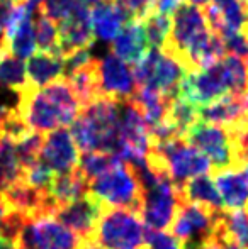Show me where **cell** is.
I'll use <instances>...</instances> for the list:
<instances>
[{
	"mask_svg": "<svg viewBox=\"0 0 248 249\" xmlns=\"http://www.w3.org/2000/svg\"><path fill=\"white\" fill-rule=\"evenodd\" d=\"M89 195L97 198L104 207L128 209L138 213L143 202V188L134 168L119 161L116 166L89 183Z\"/></svg>",
	"mask_w": 248,
	"mask_h": 249,
	"instance_id": "1",
	"label": "cell"
},
{
	"mask_svg": "<svg viewBox=\"0 0 248 249\" xmlns=\"http://www.w3.org/2000/svg\"><path fill=\"white\" fill-rule=\"evenodd\" d=\"M94 243L100 249H143L145 226L133 210L104 207L94 232Z\"/></svg>",
	"mask_w": 248,
	"mask_h": 249,
	"instance_id": "2",
	"label": "cell"
},
{
	"mask_svg": "<svg viewBox=\"0 0 248 249\" xmlns=\"http://www.w3.org/2000/svg\"><path fill=\"white\" fill-rule=\"evenodd\" d=\"M17 95L19 102L16 105V112L31 131L44 134L58 127L72 125L75 121V117L58 105L43 89H33L27 85Z\"/></svg>",
	"mask_w": 248,
	"mask_h": 249,
	"instance_id": "3",
	"label": "cell"
},
{
	"mask_svg": "<svg viewBox=\"0 0 248 249\" xmlns=\"http://www.w3.org/2000/svg\"><path fill=\"white\" fill-rule=\"evenodd\" d=\"M136 87H146L167 97L179 95V83L186 75L184 68L160 50L148 48L145 54L133 65Z\"/></svg>",
	"mask_w": 248,
	"mask_h": 249,
	"instance_id": "4",
	"label": "cell"
},
{
	"mask_svg": "<svg viewBox=\"0 0 248 249\" xmlns=\"http://www.w3.org/2000/svg\"><path fill=\"white\" fill-rule=\"evenodd\" d=\"M150 149L155 151L163 160L167 175L175 187H182L186 181L206 175L211 170V163L208 158L180 136L152 144Z\"/></svg>",
	"mask_w": 248,
	"mask_h": 249,
	"instance_id": "5",
	"label": "cell"
},
{
	"mask_svg": "<svg viewBox=\"0 0 248 249\" xmlns=\"http://www.w3.org/2000/svg\"><path fill=\"white\" fill-rule=\"evenodd\" d=\"M184 139L199 149L211 163L214 171L238 170L240 160L226 127L197 121L184 134Z\"/></svg>",
	"mask_w": 248,
	"mask_h": 249,
	"instance_id": "6",
	"label": "cell"
},
{
	"mask_svg": "<svg viewBox=\"0 0 248 249\" xmlns=\"http://www.w3.org/2000/svg\"><path fill=\"white\" fill-rule=\"evenodd\" d=\"M83 241L53 215L26 219L16 237L17 249H80Z\"/></svg>",
	"mask_w": 248,
	"mask_h": 249,
	"instance_id": "7",
	"label": "cell"
},
{
	"mask_svg": "<svg viewBox=\"0 0 248 249\" xmlns=\"http://www.w3.org/2000/svg\"><path fill=\"white\" fill-rule=\"evenodd\" d=\"M179 188L169 177H162L152 188L143 192V202L139 213L148 229L162 231L170 227L177 210L180 207Z\"/></svg>",
	"mask_w": 248,
	"mask_h": 249,
	"instance_id": "8",
	"label": "cell"
},
{
	"mask_svg": "<svg viewBox=\"0 0 248 249\" xmlns=\"http://www.w3.org/2000/svg\"><path fill=\"white\" fill-rule=\"evenodd\" d=\"M95 68L100 97H106L117 104L133 99L138 87L128 63L109 53L102 59H97Z\"/></svg>",
	"mask_w": 248,
	"mask_h": 249,
	"instance_id": "9",
	"label": "cell"
},
{
	"mask_svg": "<svg viewBox=\"0 0 248 249\" xmlns=\"http://www.w3.org/2000/svg\"><path fill=\"white\" fill-rule=\"evenodd\" d=\"M226 93H229V90L223 78L219 63L206 70L186 73L179 83V95L197 108L221 99Z\"/></svg>",
	"mask_w": 248,
	"mask_h": 249,
	"instance_id": "10",
	"label": "cell"
},
{
	"mask_svg": "<svg viewBox=\"0 0 248 249\" xmlns=\"http://www.w3.org/2000/svg\"><path fill=\"white\" fill-rule=\"evenodd\" d=\"M102 210V203L87 194L83 198L58 207L53 217L73 231L82 241H94V232Z\"/></svg>",
	"mask_w": 248,
	"mask_h": 249,
	"instance_id": "11",
	"label": "cell"
},
{
	"mask_svg": "<svg viewBox=\"0 0 248 249\" xmlns=\"http://www.w3.org/2000/svg\"><path fill=\"white\" fill-rule=\"evenodd\" d=\"M94 39L89 5H78L72 16L58 22V53L61 59L78 50H90Z\"/></svg>",
	"mask_w": 248,
	"mask_h": 249,
	"instance_id": "12",
	"label": "cell"
},
{
	"mask_svg": "<svg viewBox=\"0 0 248 249\" xmlns=\"http://www.w3.org/2000/svg\"><path fill=\"white\" fill-rule=\"evenodd\" d=\"M39 160L55 175H65L75 170L78 164V149L68 129L58 127L48 132L41 146Z\"/></svg>",
	"mask_w": 248,
	"mask_h": 249,
	"instance_id": "13",
	"label": "cell"
},
{
	"mask_svg": "<svg viewBox=\"0 0 248 249\" xmlns=\"http://www.w3.org/2000/svg\"><path fill=\"white\" fill-rule=\"evenodd\" d=\"M129 20H133L129 14L114 0H104L90 9L94 36L102 41H113Z\"/></svg>",
	"mask_w": 248,
	"mask_h": 249,
	"instance_id": "14",
	"label": "cell"
},
{
	"mask_svg": "<svg viewBox=\"0 0 248 249\" xmlns=\"http://www.w3.org/2000/svg\"><path fill=\"white\" fill-rule=\"evenodd\" d=\"M111 43H113V54L131 65H134L148 50L145 31H143L141 20L138 19L129 20Z\"/></svg>",
	"mask_w": 248,
	"mask_h": 249,
	"instance_id": "15",
	"label": "cell"
},
{
	"mask_svg": "<svg viewBox=\"0 0 248 249\" xmlns=\"http://www.w3.org/2000/svg\"><path fill=\"white\" fill-rule=\"evenodd\" d=\"M65 75V65L60 56L50 54V53L38 51L29 58L26 65L27 83L33 89L50 85L51 82L61 78Z\"/></svg>",
	"mask_w": 248,
	"mask_h": 249,
	"instance_id": "16",
	"label": "cell"
},
{
	"mask_svg": "<svg viewBox=\"0 0 248 249\" xmlns=\"http://www.w3.org/2000/svg\"><path fill=\"white\" fill-rule=\"evenodd\" d=\"M214 185L225 209L240 210L248 205V187L240 170L216 171Z\"/></svg>",
	"mask_w": 248,
	"mask_h": 249,
	"instance_id": "17",
	"label": "cell"
},
{
	"mask_svg": "<svg viewBox=\"0 0 248 249\" xmlns=\"http://www.w3.org/2000/svg\"><path fill=\"white\" fill-rule=\"evenodd\" d=\"M177 188H179V195L182 202L197 203V205L206 207L211 212L225 210L221 197L218 194V188L214 185V180H211L208 175L192 178V180L186 181L182 187Z\"/></svg>",
	"mask_w": 248,
	"mask_h": 249,
	"instance_id": "18",
	"label": "cell"
},
{
	"mask_svg": "<svg viewBox=\"0 0 248 249\" xmlns=\"http://www.w3.org/2000/svg\"><path fill=\"white\" fill-rule=\"evenodd\" d=\"M50 194L55 198V202L58 203V207L66 205L70 202L83 198L89 194V181L83 178V175L78 171V168H75L70 173L55 175Z\"/></svg>",
	"mask_w": 248,
	"mask_h": 249,
	"instance_id": "19",
	"label": "cell"
},
{
	"mask_svg": "<svg viewBox=\"0 0 248 249\" xmlns=\"http://www.w3.org/2000/svg\"><path fill=\"white\" fill-rule=\"evenodd\" d=\"M214 227L226 237L238 244L240 248L248 249V212L240 210H221L216 217Z\"/></svg>",
	"mask_w": 248,
	"mask_h": 249,
	"instance_id": "20",
	"label": "cell"
},
{
	"mask_svg": "<svg viewBox=\"0 0 248 249\" xmlns=\"http://www.w3.org/2000/svg\"><path fill=\"white\" fill-rule=\"evenodd\" d=\"M34 12H36V7L31 12L26 14V17L17 26L16 33L10 36L9 41H5L7 53L19 59H29L36 53V39H34V26H33Z\"/></svg>",
	"mask_w": 248,
	"mask_h": 249,
	"instance_id": "21",
	"label": "cell"
},
{
	"mask_svg": "<svg viewBox=\"0 0 248 249\" xmlns=\"http://www.w3.org/2000/svg\"><path fill=\"white\" fill-rule=\"evenodd\" d=\"M199 121V108L194 107L191 102L182 99L180 95L173 97L169 105V110L165 115V124L172 125L179 136H182Z\"/></svg>",
	"mask_w": 248,
	"mask_h": 249,
	"instance_id": "22",
	"label": "cell"
},
{
	"mask_svg": "<svg viewBox=\"0 0 248 249\" xmlns=\"http://www.w3.org/2000/svg\"><path fill=\"white\" fill-rule=\"evenodd\" d=\"M141 26H143V31H145L148 48L162 51L167 39H169L170 27H172V17L158 14L152 9L141 19Z\"/></svg>",
	"mask_w": 248,
	"mask_h": 249,
	"instance_id": "23",
	"label": "cell"
},
{
	"mask_svg": "<svg viewBox=\"0 0 248 249\" xmlns=\"http://www.w3.org/2000/svg\"><path fill=\"white\" fill-rule=\"evenodd\" d=\"M119 158L114 156L111 153H100V151H89V153H82L78 156V171L83 175L87 181H92L109 171L113 166L119 163Z\"/></svg>",
	"mask_w": 248,
	"mask_h": 249,
	"instance_id": "24",
	"label": "cell"
},
{
	"mask_svg": "<svg viewBox=\"0 0 248 249\" xmlns=\"http://www.w3.org/2000/svg\"><path fill=\"white\" fill-rule=\"evenodd\" d=\"M36 12V26H34L36 50L60 56V53H58V24L51 17H48L43 10L38 9V5Z\"/></svg>",
	"mask_w": 248,
	"mask_h": 249,
	"instance_id": "25",
	"label": "cell"
},
{
	"mask_svg": "<svg viewBox=\"0 0 248 249\" xmlns=\"http://www.w3.org/2000/svg\"><path fill=\"white\" fill-rule=\"evenodd\" d=\"M27 83L26 76V65L22 59L16 58L12 54H3V58L0 59V87L5 89H12L16 93L22 92Z\"/></svg>",
	"mask_w": 248,
	"mask_h": 249,
	"instance_id": "26",
	"label": "cell"
},
{
	"mask_svg": "<svg viewBox=\"0 0 248 249\" xmlns=\"http://www.w3.org/2000/svg\"><path fill=\"white\" fill-rule=\"evenodd\" d=\"M43 141H44V136L34 131H29L20 139H17L16 154H17V161H19V164H20V170L31 166L34 161H38Z\"/></svg>",
	"mask_w": 248,
	"mask_h": 249,
	"instance_id": "27",
	"label": "cell"
},
{
	"mask_svg": "<svg viewBox=\"0 0 248 249\" xmlns=\"http://www.w3.org/2000/svg\"><path fill=\"white\" fill-rule=\"evenodd\" d=\"M53 178H55V173L39 160V158H38V161H34L31 166L24 168L22 175H20V180H22L24 183H27L29 187L36 188V190H41V192H50Z\"/></svg>",
	"mask_w": 248,
	"mask_h": 249,
	"instance_id": "28",
	"label": "cell"
},
{
	"mask_svg": "<svg viewBox=\"0 0 248 249\" xmlns=\"http://www.w3.org/2000/svg\"><path fill=\"white\" fill-rule=\"evenodd\" d=\"M145 246H148V249H182L180 241L172 234L155 229L145 231Z\"/></svg>",
	"mask_w": 248,
	"mask_h": 249,
	"instance_id": "29",
	"label": "cell"
},
{
	"mask_svg": "<svg viewBox=\"0 0 248 249\" xmlns=\"http://www.w3.org/2000/svg\"><path fill=\"white\" fill-rule=\"evenodd\" d=\"M184 3V0H153V7L152 9L158 14H163V16H173L175 10L179 9Z\"/></svg>",
	"mask_w": 248,
	"mask_h": 249,
	"instance_id": "30",
	"label": "cell"
},
{
	"mask_svg": "<svg viewBox=\"0 0 248 249\" xmlns=\"http://www.w3.org/2000/svg\"><path fill=\"white\" fill-rule=\"evenodd\" d=\"M0 249H17V246L12 239H7V237L0 236Z\"/></svg>",
	"mask_w": 248,
	"mask_h": 249,
	"instance_id": "31",
	"label": "cell"
},
{
	"mask_svg": "<svg viewBox=\"0 0 248 249\" xmlns=\"http://www.w3.org/2000/svg\"><path fill=\"white\" fill-rule=\"evenodd\" d=\"M214 229H216V227H214ZM216 231H218V229H216ZM218 232H219V231H218ZM219 234H221V232H219ZM221 236H223V234H221ZM223 237H225V236H223ZM223 244H225V249H243V248H240L235 241L226 239V237H225V243H223Z\"/></svg>",
	"mask_w": 248,
	"mask_h": 249,
	"instance_id": "32",
	"label": "cell"
},
{
	"mask_svg": "<svg viewBox=\"0 0 248 249\" xmlns=\"http://www.w3.org/2000/svg\"><path fill=\"white\" fill-rule=\"evenodd\" d=\"M238 170H240V173H242L243 180H245V183H247V187H248V160L238 168Z\"/></svg>",
	"mask_w": 248,
	"mask_h": 249,
	"instance_id": "33",
	"label": "cell"
},
{
	"mask_svg": "<svg viewBox=\"0 0 248 249\" xmlns=\"http://www.w3.org/2000/svg\"><path fill=\"white\" fill-rule=\"evenodd\" d=\"M80 249H100V248L97 246L94 241H83L82 246H80Z\"/></svg>",
	"mask_w": 248,
	"mask_h": 249,
	"instance_id": "34",
	"label": "cell"
},
{
	"mask_svg": "<svg viewBox=\"0 0 248 249\" xmlns=\"http://www.w3.org/2000/svg\"><path fill=\"white\" fill-rule=\"evenodd\" d=\"M187 3H192V5H202L204 7L206 3H208V0H187Z\"/></svg>",
	"mask_w": 248,
	"mask_h": 249,
	"instance_id": "35",
	"label": "cell"
},
{
	"mask_svg": "<svg viewBox=\"0 0 248 249\" xmlns=\"http://www.w3.org/2000/svg\"><path fill=\"white\" fill-rule=\"evenodd\" d=\"M5 187V180H3V177H2V173H0V190Z\"/></svg>",
	"mask_w": 248,
	"mask_h": 249,
	"instance_id": "36",
	"label": "cell"
},
{
	"mask_svg": "<svg viewBox=\"0 0 248 249\" xmlns=\"http://www.w3.org/2000/svg\"><path fill=\"white\" fill-rule=\"evenodd\" d=\"M27 2H33V3H36V5H38V3H41L43 0H27Z\"/></svg>",
	"mask_w": 248,
	"mask_h": 249,
	"instance_id": "37",
	"label": "cell"
},
{
	"mask_svg": "<svg viewBox=\"0 0 248 249\" xmlns=\"http://www.w3.org/2000/svg\"><path fill=\"white\" fill-rule=\"evenodd\" d=\"M243 2H245V3H248V0H243Z\"/></svg>",
	"mask_w": 248,
	"mask_h": 249,
	"instance_id": "38",
	"label": "cell"
},
{
	"mask_svg": "<svg viewBox=\"0 0 248 249\" xmlns=\"http://www.w3.org/2000/svg\"><path fill=\"white\" fill-rule=\"evenodd\" d=\"M247 207H248V205H247ZM247 212H248V210H247Z\"/></svg>",
	"mask_w": 248,
	"mask_h": 249,
	"instance_id": "39",
	"label": "cell"
}]
</instances>
